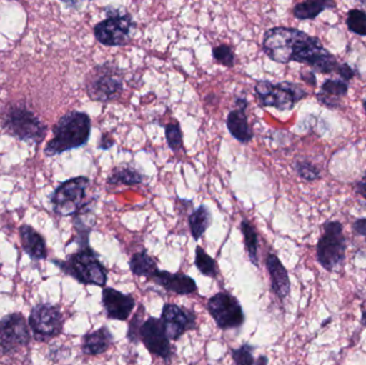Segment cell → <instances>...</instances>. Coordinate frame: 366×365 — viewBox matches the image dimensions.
<instances>
[{
  "instance_id": "cell-26",
  "label": "cell",
  "mask_w": 366,
  "mask_h": 365,
  "mask_svg": "<svg viewBox=\"0 0 366 365\" xmlns=\"http://www.w3.org/2000/svg\"><path fill=\"white\" fill-rule=\"evenodd\" d=\"M241 231L244 237L245 248L249 254V261L253 265L258 266V236L255 229L249 221L241 222Z\"/></svg>"
},
{
  "instance_id": "cell-16",
  "label": "cell",
  "mask_w": 366,
  "mask_h": 365,
  "mask_svg": "<svg viewBox=\"0 0 366 365\" xmlns=\"http://www.w3.org/2000/svg\"><path fill=\"white\" fill-rule=\"evenodd\" d=\"M236 103L238 109L228 114L226 126L230 134L237 141L243 144L249 143L253 139V131L249 126V120L245 114L247 101L244 98H237Z\"/></svg>"
},
{
  "instance_id": "cell-34",
  "label": "cell",
  "mask_w": 366,
  "mask_h": 365,
  "mask_svg": "<svg viewBox=\"0 0 366 365\" xmlns=\"http://www.w3.org/2000/svg\"><path fill=\"white\" fill-rule=\"evenodd\" d=\"M337 75L341 77L342 81H348L354 79L355 73L354 69L348 64H341L339 70H337Z\"/></svg>"
},
{
  "instance_id": "cell-20",
  "label": "cell",
  "mask_w": 366,
  "mask_h": 365,
  "mask_svg": "<svg viewBox=\"0 0 366 365\" xmlns=\"http://www.w3.org/2000/svg\"><path fill=\"white\" fill-rule=\"evenodd\" d=\"M21 246L24 251L31 257L32 259L40 261L47 256L46 244L44 238L30 225H21L19 229Z\"/></svg>"
},
{
  "instance_id": "cell-40",
  "label": "cell",
  "mask_w": 366,
  "mask_h": 365,
  "mask_svg": "<svg viewBox=\"0 0 366 365\" xmlns=\"http://www.w3.org/2000/svg\"><path fill=\"white\" fill-rule=\"evenodd\" d=\"M361 323L366 327V311H363L362 319H361Z\"/></svg>"
},
{
  "instance_id": "cell-30",
  "label": "cell",
  "mask_w": 366,
  "mask_h": 365,
  "mask_svg": "<svg viewBox=\"0 0 366 365\" xmlns=\"http://www.w3.org/2000/svg\"><path fill=\"white\" fill-rule=\"evenodd\" d=\"M167 144L173 151L177 152L183 147L182 129L177 122H172L165 126Z\"/></svg>"
},
{
  "instance_id": "cell-8",
  "label": "cell",
  "mask_w": 366,
  "mask_h": 365,
  "mask_svg": "<svg viewBox=\"0 0 366 365\" xmlns=\"http://www.w3.org/2000/svg\"><path fill=\"white\" fill-rule=\"evenodd\" d=\"M89 186V179L84 176L71 178L62 182L54 191L51 203L56 214L61 216H74L83 209L86 190Z\"/></svg>"
},
{
  "instance_id": "cell-27",
  "label": "cell",
  "mask_w": 366,
  "mask_h": 365,
  "mask_svg": "<svg viewBox=\"0 0 366 365\" xmlns=\"http://www.w3.org/2000/svg\"><path fill=\"white\" fill-rule=\"evenodd\" d=\"M195 266L198 271L204 276L215 279L217 276V266L214 259L207 254L206 251L200 246H196Z\"/></svg>"
},
{
  "instance_id": "cell-37",
  "label": "cell",
  "mask_w": 366,
  "mask_h": 365,
  "mask_svg": "<svg viewBox=\"0 0 366 365\" xmlns=\"http://www.w3.org/2000/svg\"><path fill=\"white\" fill-rule=\"evenodd\" d=\"M356 191L359 195H361L363 199H366V174L365 177L357 184Z\"/></svg>"
},
{
  "instance_id": "cell-3",
  "label": "cell",
  "mask_w": 366,
  "mask_h": 365,
  "mask_svg": "<svg viewBox=\"0 0 366 365\" xmlns=\"http://www.w3.org/2000/svg\"><path fill=\"white\" fill-rule=\"evenodd\" d=\"M0 122L9 135L31 145H39L46 136L47 126L21 103L8 105L0 114Z\"/></svg>"
},
{
  "instance_id": "cell-23",
  "label": "cell",
  "mask_w": 366,
  "mask_h": 365,
  "mask_svg": "<svg viewBox=\"0 0 366 365\" xmlns=\"http://www.w3.org/2000/svg\"><path fill=\"white\" fill-rule=\"evenodd\" d=\"M129 265H130L131 271L134 276H145V278L150 279V280L160 270L156 261L147 254L145 250L135 253L131 257Z\"/></svg>"
},
{
  "instance_id": "cell-19",
  "label": "cell",
  "mask_w": 366,
  "mask_h": 365,
  "mask_svg": "<svg viewBox=\"0 0 366 365\" xmlns=\"http://www.w3.org/2000/svg\"><path fill=\"white\" fill-rule=\"evenodd\" d=\"M348 94L347 81L342 79H327L322 84L320 92L316 94L318 102L328 109H339L341 106L342 99Z\"/></svg>"
},
{
  "instance_id": "cell-5",
  "label": "cell",
  "mask_w": 366,
  "mask_h": 365,
  "mask_svg": "<svg viewBox=\"0 0 366 365\" xmlns=\"http://www.w3.org/2000/svg\"><path fill=\"white\" fill-rule=\"evenodd\" d=\"M124 90L122 73L111 64L96 66L86 77V91L92 100L111 102L119 98Z\"/></svg>"
},
{
  "instance_id": "cell-29",
  "label": "cell",
  "mask_w": 366,
  "mask_h": 365,
  "mask_svg": "<svg viewBox=\"0 0 366 365\" xmlns=\"http://www.w3.org/2000/svg\"><path fill=\"white\" fill-rule=\"evenodd\" d=\"M145 308L143 304H139V309L137 312L132 316V321L129 324L128 334H127V338L133 344H139L141 341V336H139V331H141V327L144 324V317H145Z\"/></svg>"
},
{
  "instance_id": "cell-42",
  "label": "cell",
  "mask_w": 366,
  "mask_h": 365,
  "mask_svg": "<svg viewBox=\"0 0 366 365\" xmlns=\"http://www.w3.org/2000/svg\"><path fill=\"white\" fill-rule=\"evenodd\" d=\"M361 4H365V6H366V1H362L361 2Z\"/></svg>"
},
{
  "instance_id": "cell-36",
  "label": "cell",
  "mask_w": 366,
  "mask_h": 365,
  "mask_svg": "<svg viewBox=\"0 0 366 365\" xmlns=\"http://www.w3.org/2000/svg\"><path fill=\"white\" fill-rule=\"evenodd\" d=\"M354 231H356L358 235L366 237V219H359L352 225Z\"/></svg>"
},
{
  "instance_id": "cell-25",
  "label": "cell",
  "mask_w": 366,
  "mask_h": 365,
  "mask_svg": "<svg viewBox=\"0 0 366 365\" xmlns=\"http://www.w3.org/2000/svg\"><path fill=\"white\" fill-rule=\"evenodd\" d=\"M143 181V176L130 167H117L112 171L107 178L109 184H124V186H135Z\"/></svg>"
},
{
  "instance_id": "cell-6",
  "label": "cell",
  "mask_w": 366,
  "mask_h": 365,
  "mask_svg": "<svg viewBox=\"0 0 366 365\" xmlns=\"http://www.w3.org/2000/svg\"><path fill=\"white\" fill-rule=\"evenodd\" d=\"M255 91L262 106L274 107L281 111H290L307 96V92L299 84L292 81L273 84L259 81L256 84Z\"/></svg>"
},
{
  "instance_id": "cell-2",
  "label": "cell",
  "mask_w": 366,
  "mask_h": 365,
  "mask_svg": "<svg viewBox=\"0 0 366 365\" xmlns=\"http://www.w3.org/2000/svg\"><path fill=\"white\" fill-rule=\"evenodd\" d=\"M53 133V139L45 146L46 156H57L86 145L92 133V120L86 113L69 111L58 120Z\"/></svg>"
},
{
  "instance_id": "cell-9",
  "label": "cell",
  "mask_w": 366,
  "mask_h": 365,
  "mask_svg": "<svg viewBox=\"0 0 366 365\" xmlns=\"http://www.w3.org/2000/svg\"><path fill=\"white\" fill-rule=\"evenodd\" d=\"M207 309L219 329H234L244 324L242 306L238 299L230 294H215L208 300Z\"/></svg>"
},
{
  "instance_id": "cell-4",
  "label": "cell",
  "mask_w": 366,
  "mask_h": 365,
  "mask_svg": "<svg viewBox=\"0 0 366 365\" xmlns=\"http://www.w3.org/2000/svg\"><path fill=\"white\" fill-rule=\"evenodd\" d=\"M58 266L81 284L100 287H105L107 285V270L99 261L97 253L90 246L81 248V250L70 255L66 261L58 263Z\"/></svg>"
},
{
  "instance_id": "cell-35",
  "label": "cell",
  "mask_w": 366,
  "mask_h": 365,
  "mask_svg": "<svg viewBox=\"0 0 366 365\" xmlns=\"http://www.w3.org/2000/svg\"><path fill=\"white\" fill-rule=\"evenodd\" d=\"M300 76L301 79L309 85L313 86V87L317 85V79H316L315 73L313 71H301Z\"/></svg>"
},
{
  "instance_id": "cell-1",
  "label": "cell",
  "mask_w": 366,
  "mask_h": 365,
  "mask_svg": "<svg viewBox=\"0 0 366 365\" xmlns=\"http://www.w3.org/2000/svg\"><path fill=\"white\" fill-rule=\"evenodd\" d=\"M262 49L273 61L307 64L313 72L322 74L337 73L341 66L335 56L325 49L320 39L296 28H271L264 34Z\"/></svg>"
},
{
  "instance_id": "cell-10",
  "label": "cell",
  "mask_w": 366,
  "mask_h": 365,
  "mask_svg": "<svg viewBox=\"0 0 366 365\" xmlns=\"http://www.w3.org/2000/svg\"><path fill=\"white\" fill-rule=\"evenodd\" d=\"M29 326L36 341L46 342L61 334L64 317L58 306L40 304L30 313Z\"/></svg>"
},
{
  "instance_id": "cell-15",
  "label": "cell",
  "mask_w": 366,
  "mask_h": 365,
  "mask_svg": "<svg viewBox=\"0 0 366 365\" xmlns=\"http://www.w3.org/2000/svg\"><path fill=\"white\" fill-rule=\"evenodd\" d=\"M102 304L109 319L126 321L135 308V300L130 294H124L112 287L102 291Z\"/></svg>"
},
{
  "instance_id": "cell-17",
  "label": "cell",
  "mask_w": 366,
  "mask_h": 365,
  "mask_svg": "<svg viewBox=\"0 0 366 365\" xmlns=\"http://www.w3.org/2000/svg\"><path fill=\"white\" fill-rule=\"evenodd\" d=\"M152 280L167 291L180 296L192 295L197 291L195 281L187 274H171L159 270Z\"/></svg>"
},
{
  "instance_id": "cell-7",
  "label": "cell",
  "mask_w": 366,
  "mask_h": 365,
  "mask_svg": "<svg viewBox=\"0 0 366 365\" xmlns=\"http://www.w3.org/2000/svg\"><path fill=\"white\" fill-rule=\"evenodd\" d=\"M346 239L343 225L339 221H330L324 225V233L316 246L318 263L328 271L337 269L345 261Z\"/></svg>"
},
{
  "instance_id": "cell-28",
  "label": "cell",
  "mask_w": 366,
  "mask_h": 365,
  "mask_svg": "<svg viewBox=\"0 0 366 365\" xmlns=\"http://www.w3.org/2000/svg\"><path fill=\"white\" fill-rule=\"evenodd\" d=\"M348 30L360 36H366V12L360 9L348 11L346 17Z\"/></svg>"
},
{
  "instance_id": "cell-33",
  "label": "cell",
  "mask_w": 366,
  "mask_h": 365,
  "mask_svg": "<svg viewBox=\"0 0 366 365\" xmlns=\"http://www.w3.org/2000/svg\"><path fill=\"white\" fill-rule=\"evenodd\" d=\"M296 169L298 175L307 181H314L320 178V174L317 167L310 162H297Z\"/></svg>"
},
{
  "instance_id": "cell-32",
  "label": "cell",
  "mask_w": 366,
  "mask_h": 365,
  "mask_svg": "<svg viewBox=\"0 0 366 365\" xmlns=\"http://www.w3.org/2000/svg\"><path fill=\"white\" fill-rule=\"evenodd\" d=\"M255 347L249 344L242 345L240 349H232V359L237 365H254L255 360L253 357V351Z\"/></svg>"
},
{
  "instance_id": "cell-13",
  "label": "cell",
  "mask_w": 366,
  "mask_h": 365,
  "mask_svg": "<svg viewBox=\"0 0 366 365\" xmlns=\"http://www.w3.org/2000/svg\"><path fill=\"white\" fill-rule=\"evenodd\" d=\"M139 336L146 349L152 355L157 356L165 361L172 357L171 343L161 319L149 317L147 321H144Z\"/></svg>"
},
{
  "instance_id": "cell-41",
  "label": "cell",
  "mask_w": 366,
  "mask_h": 365,
  "mask_svg": "<svg viewBox=\"0 0 366 365\" xmlns=\"http://www.w3.org/2000/svg\"><path fill=\"white\" fill-rule=\"evenodd\" d=\"M363 109H365V115H366V100H363Z\"/></svg>"
},
{
  "instance_id": "cell-43",
  "label": "cell",
  "mask_w": 366,
  "mask_h": 365,
  "mask_svg": "<svg viewBox=\"0 0 366 365\" xmlns=\"http://www.w3.org/2000/svg\"><path fill=\"white\" fill-rule=\"evenodd\" d=\"M0 268H1V266H0Z\"/></svg>"
},
{
  "instance_id": "cell-14",
  "label": "cell",
  "mask_w": 366,
  "mask_h": 365,
  "mask_svg": "<svg viewBox=\"0 0 366 365\" xmlns=\"http://www.w3.org/2000/svg\"><path fill=\"white\" fill-rule=\"evenodd\" d=\"M160 319L164 326L167 338L173 341L179 340L185 332L194 329L196 325L194 312L173 304L163 306Z\"/></svg>"
},
{
  "instance_id": "cell-38",
  "label": "cell",
  "mask_w": 366,
  "mask_h": 365,
  "mask_svg": "<svg viewBox=\"0 0 366 365\" xmlns=\"http://www.w3.org/2000/svg\"><path fill=\"white\" fill-rule=\"evenodd\" d=\"M113 145L114 141L111 137H107L105 135H102L100 144H99V148H100V149H109V148H111Z\"/></svg>"
},
{
  "instance_id": "cell-31",
  "label": "cell",
  "mask_w": 366,
  "mask_h": 365,
  "mask_svg": "<svg viewBox=\"0 0 366 365\" xmlns=\"http://www.w3.org/2000/svg\"><path fill=\"white\" fill-rule=\"evenodd\" d=\"M213 58L217 64L232 68L234 66V54L228 45L222 44L212 49Z\"/></svg>"
},
{
  "instance_id": "cell-12",
  "label": "cell",
  "mask_w": 366,
  "mask_h": 365,
  "mask_svg": "<svg viewBox=\"0 0 366 365\" xmlns=\"http://www.w3.org/2000/svg\"><path fill=\"white\" fill-rule=\"evenodd\" d=\"M30 342L25 317L19 313L6 315L0 321V349L4 355L15 353Z\"/></svg>"
},
{
  "instance_id": "cell-11",
  "label": "cell",
  "mask_w": 366,
  "mask_h": 365,
  "mask_svg": "<svg viewBox=\"0 0 366 365\" xmlns=\"http://www.w3.org/2000/svg\"><path fill=\"white\" fill-rule=\"evenodd\" d=\"M134 28L135 23L130 15H113L94 26V36L107 46H122L130 42Z\"/></svg>"
},
{
  "instance_id": "cell-18",
  "label": "cell",
  "mask_w": 366,
  "mask_h": 365,
  "mask_svg": "<svg viewBox=\"0 0 366 365\" xmlns=\"http://www.w3.org/2000/svg\"><path fill=\"white\" fill-rule=\"evenodd\" d=\"M269 274L271 278V289L273 293L283 300L290 293V280L287 270L284 267L279 257L274 254H269L266 261Z\"/></svg>"
},
{
  "instance_id": "cell-22",
  "label": "cell",
  "mask_w": 366,
  "mask_h": 365,
  "mask_svg": "<svg viewBox=\"0 0 366 365\" xmlns=\"http://www.w3.org/2000/svg\"><path fill=\"white\" fill-rule=\"evenodd\" d=\"M337 4L331 0H307V1L299 2L295 6L292 13L295 17L301 21L314 19L329 9L335 8Z\"/></svg>"
},
{
  "instance_id": "cell-24",
  "label": "cell",
  "mask_w": 366,
  "mask_h": 365,
  "mask_svg": "<svg viewBox=\"0 0 366 365\" xmlns=\"http://www.w3.org/2000/svg\"><path fill=\"white\" fill-rule=\"evenodd\" d=\"M211 223H212V214L206 206H200L198 209L192 212L189 216V225L194 239H199L206 233Z\"/></svg>"
},
{
  "instance_id": "cell-21",
  "label": "cell",
  "mask_w": 366,
  "mask_h": 365,
  "mask_svg": "<svg viewBox=\"0 0 366 365\" xmlns=\"http://www.w3.org/2000/svg\"><path fill=\"white\" fill-rule=\"evenodd\" d=\"M114 342V336L107 327L86 334L83 339V351L86 355L99 356L107 353Z\"/></svg>"
},
{
  "instance_id": "cell-39",
  "label": "cell",
  "mask_w": 366,
  "mask_h": 365,
  "mask_svg": "<svg viewBox=\"0 0 366 365\" xmlns=\"http://www.w3.org/2000/svg\"><path fill=\"white\" fill-rule=\"evenodd\" d=\"M269 359L266 356H260L257 360H256L255 364L254 365H268Z\"/></svg>"
}]
</instances>
